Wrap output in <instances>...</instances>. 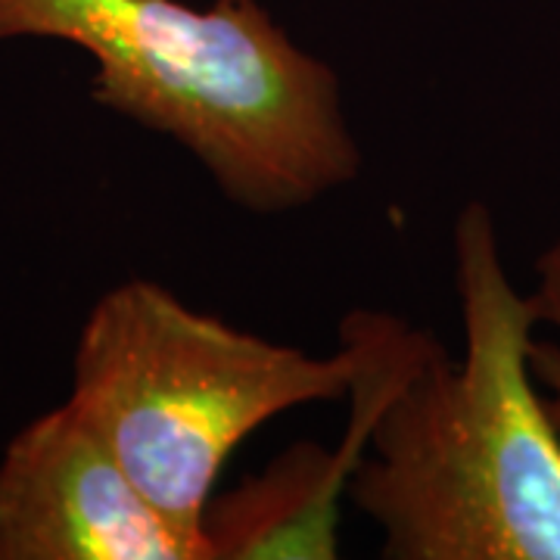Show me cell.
Masks as SVG:
<instances>
[{"instance_id":"obj_1","label":"cell","mask_w":560,"mask_h":560,"mask_svg":"<svg viewBox=\"0 0 560 560\" xmlns=\"http://www.w3.org/2000/svg\"><path fill=\"white\" fill-rule=\"evenodd\" d=\"M464 355L411 320H340L374 420L349 501L386 560H560V430L533 377L539 315L508 275L482 200L452 228Z\"/></svg>"},{"instance_id":"obj_2","label":"cell","mask_w":560,"mask_h":560,"mask_svg":"<svg viewBox=\"0 0 560 560\" xmlns=\"http://www.w3.org/2000/svg\"><path fill=\"white\" fill-rule=\"evenodd\" d=\"M79 47L91 97L175 140L237 209L280 215L359 178L337 69L259 0H0V40Z\"/></svg>"},{"instance_id":"obj_3","label":"cell","mask_w":560,"mask_h":560,"mask_svg":"<svg viewBox=\"0 0 560 560\" xmlns=\"http://www.w3.org/2000/svg\"><path fill=\"white\" fill-rule=\"evenodd\" d=\"M352 368L342 342L308 355L128 278L81 324L66 401L162 517L206 548L202 517L241 442L293 408L342 401Z\"/></svg>"},{"instance_id":"obj_4","label":"cell","mask_w":560,"mask_h":560,"mask_svg":"<svg viewBox=\"0 0 560 560\" xmlns=\"http://www.w3.org/2000/svg\"><path fill=\"white\" fill-rule=\"evenodd\" d=\"M0 560H209L62 401L0 458Z\"/></svg>"},{"instance_id":"obj_5","label":"cell","mask_w":560,"mask_h":560,"mask_svg":"<svg viewBox=\"0 0 560 560\" xmlns=\"http://www.w3.org/2000/svg\"><path fill=\"white\" fill-rule=\"evenodd\" d=\"M349 427L337 445L293 442L259 474L215 492L202 536L209 560H334L340 555V508L368 452L374 401L352 374Z\"/></svg>"},{"instance_id":"obj_6","label":"cell","mask_w":560,"mask_h":560,"mask_svg":"<svg viewBox=\"0 0 560 560\" xmlns=\"http://www.w3.org/2000/svg\"><path fill=\"white\" fill-rule=\"evenodd\" d=\"M539 324H551L560 330V237L548 243L536 259V287L529 290ZM533 377L539 383L548 418L560 430V342L533 340L529 349Z\"/></svg>"}]
</instances>
